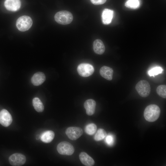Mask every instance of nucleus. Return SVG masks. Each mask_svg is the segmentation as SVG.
Listing matches in <instances>:
<instances>
[{"label": "nucleus", "instance_id": "f257e3e1", "mask_svg": "<svg viewBox=\"0 0 166 166\" xmlns=\"http://www.w3.org/2000/svg\"><path fill=\"white\" fill-rule=\"evenodd\" d=\"M160 113L159 107L155 104L148 106L144 111V117L148 121L152 122L156 121L159 117Z\"/></svg>", "mask_w": 166, "mask_h": 166}, {"label": "nucleus", "instance_id": "f03ea898", "mask_svg": "<svg viewBox=\"0 0 166 166\" xmlns=\"http://www.w3.org/2000/svg\"><path fill=\"white\" fill-rule=\"evenodd\" d=\"M55 21L58 23L66 25L70 24L73 20V16L69 11L62 10L57 13L54 16Z\"/></svg>", "mask_w": 166, "mask_h": 166}, {"label": "nucleus", "instance_id": "7ed1b4c3", "mask_svg": "<svg viewBox=\"0 0 166 166\" xmlns=\"http://www.w3.org/2000/svg\"><path fill=\"white\" fill-rule=\"evenodd\" d=\"M32 23V20L30 17L24 15L20 17L17 19L16 25L19 30L25 31L30 28Z\"/></svg>", "mask_w": 166, "mask_h": 166}, {"label": "nucleus", "instance_id": "20e7f679", "mask_svg": "<svg viewBox=\"0 0 166 166\" xmlns=\"http://www.w3.org/2000/svg\"><path fill=\"white\" fill-rule=\"evenodd\" d=\"M135 89L141 97H145L149 95L151 88L149 83L147 81L141 80L136 84Z\"/></svg>", "mask_w": 166, "mask_h": 166}, {"label": "nucleus", "instance_id": "39448f33", "mask_svg": "<svg viewBox=\"0 0 166 166\" xmlns=\"http://www.w3.org/2000/svg\"><path fill=\"white\" fill-rule=\"evenodd\" d=\"M58 152L60 154L71 155L74 152V148L73 145L69 142L62 141L58 144L57 147Z\"/></svg>", "mask_w": 166, "mask_h": 166}, {"label": "nucleus", "instance_id": "423d86ee", "mask_svg": "<svg viewBox=\"0 0 166 166\" xmlns=\"http://www.w3.org/2000/svg\"><path fill=\"white\" fill-rule=\"evenodd\" d=\"M77 70L80 76L83 77H87L93 73L94 69L93 66L89 64L82 63L78 66Z\"/></svg>", "mask_w": 166, "mask_h": 166}, {"label": "nucleus", "instance_id": "0eeeda50", "mask_svg": "<svg viewBox=\"0 0 166 166\" xmlns=\"http://www.w3.org/2000/svg\"><path fill=\"white\" fill-rule=\"evenodd\" d=\"M10 164L13 166H20L24 164L26 161V156L23 154L16 153L11 155L9 158Z\"/></svg>", "mask_w": 166, "mask_h": 166}, {"label": "nucleus", "instance_id": "6e6552de", "mask_svg": "<svg viewBox=\"0 0 166 166\" xmlns=\"http://www.w3.org/2000/svg\"><path fill=\"white\" fill-rule=\"evenodd\" d=\"M81 128L77 127H71L66 130L65 133L68 137L72 140H75L79 138L83 134Z\"/></svg>", "mask_w": 166, "mask_h": 166}, {"label": "nucleus", "instance_id": "1a4fd4ad", "mask_svg": "<svg viewBox=\"0 0 166 166\" xmlns=\"http://www.w3.org/2000/svg\"><path fill=\"white\" fill-rule=\"evenodd\" d=\"M12 121V118L10 113L6 109H2L0 112V124L4 127H7Z\"/></svg>", "mask_w": 166, "mask_h": 166}, {"label": "nucleus", "instance_id": "9d476101", "mask_svg": "<svg viewBox=\"0 0 166 166\" xmlns=\"http://www.w3.org/2000/svg\"><path fill=\"white\" fill-rule=\"evenodd\" d=\"M21 5L20 0H6L4 6L7 10L12 11L18 10Z\"/></svg>", "mask_w": 166, "mask_h": 166}, {"label": "nucleus", "instance_id": "9b49d317", "mask_svg": "<svg viewBox=\"0 0 166 166\" xmlns=\"http://www.w3.org/2000/svg\"><path fill=\"white\" fill-rule=\"evenodd\" d=\"M84 106L86 110L87 114L89 116H91L95 112L96 102L93 99H89L85 102Z\"/></svg>", "mask_w": 166, "mask_h": 166}, {"label": "nucleus", "instance_id": "f8f14e48", "mask_svg": "<svg viewBox=\"0 0 166 166\" xmlns=\"http://www.w3.org/2000/svg\"><path fill=\"white\" fill-rule=\"evenodd\" d=\"M46 79L45 74L41 72L35 73L31 79L32 84L35 86H38L42 84Z\"/></svg>", "mask_w": 166, "mask_h": 166}, {"label": "nucleus", "instance_id": "ddd939ff", "mask_svg": "<svg viewBox=\"0 0 166 166\" xmlns=\"http://www.w3.org/2000/svg\"><path fill=\"white\" fill-rule=\"evenodd\" d=\"M113 70L109 67L104 66L100 70L101 75L104 78L109 81L111 80L113 77Z\"/></svg>", "mask_w": 166, "mask_h": 166}, {"label": "nucleus", "instance_id": "4468645a", "mask_svg": "<svg viewBox=\"0 0 166 166\" xmlns=\"http://www.w3.org/2000/svg\"><path fill=\"white\" fill-rule=\"evenodd\" d=\"M113 11L108 9H105L102 14V20L103 23L105 25L109 24L111 22L113 17Z\"/></svg>", "mask_w": 166, "mask_h": 166}, {"label": "nucleus", "instance_id": "2eb2a0df", "mask_svg": "<svg viewBox=\"0 0 166 166\" xmlns=\"http://www.w3.org/2000/svg\"><path fill=\"white\" fill-rule=\"evenodd\" d=\"M79 158L81 162L86 166H92L95 163L93 159L87 153L82 152L79 155Z\"/></svg>", "mask_w": 166, "mask_h": 166}, {"label": "nucleus", "instance_id": "dca6fc26", "mask_svg": "<svg viewBox=\"0 0 166 166\" xmlns=\"http://www.w3.org/2000/svg\"><path fill=\"white\" fill-rule=\"evenodd\" d=\"M93 46L94 51L96 53L101 55L104 52L105 47L101 40L99 39L95 40L93 42Z\"/></svg>", "mask_w": 166, "mask_h": 166}, {"label": "nucleus", "instance_id": "f3484780", "mask_svg": "<svg viewBox=\"0 0 166 166\" xmlns=\"http://www.w3.org/2000/svg\"><path fill=\"white\" fill-rule=\"evenodd\" d=\"M55 134L51 130H48L44 132L40 136L41 140L45 143H49L54 139Z\"/></svg>", "mask_w": 166, "mask_h": 166}, {"label": "nucleus", "instance_id": "a211bd4d", "mask_svg": "<svg viewBox=\"0 0 166 166\" xmlns=\"http://www.w3.org/2000/svg\"><path fill=\"white\" fill-rule=\"evenodd\" d=\"M33 106L35 110L38 112H42L44 109V106L40 99L38 97H35L32 101Z\"/></svg>", "mask_w": 166, "mask_h": 166}, {"label": "nucleus", "instance_id": "6ab92c4d", "mask_svg": "<svg viewBox=\"0 0 166 166\" xmlns=\"http://www.w3.org/2000/svg\"><path fill=\"white\" fill-rule=\"evenodd\" d=\"M125 6L129 8L136 9L140 6L139 0H128L125 4Z\"/></svg>", "mask_w": 166, "mask_h": 166}, {"label": "nucleus", "instance_id": "aec40b11", "mask_svg": "<svg viewBox=\"0 0 166 166\" xmlns=\"http://www.w3.org/2000/svg\"><path fill=\"white\" fill-rule=\"evenodd\" d=\"M107 135V133L104 129L100 128L96 133L94 136V139L96 141L101 140L105 138Z\"/></svg>", "mask_w": 166, "mask_h": 166}, {"label": "nucleus", "instance_id": "412c9836", "mask_svg": "<svg viewBox=\"0 0 166 166\" xmlns=\"http://www.w3.org/2000/svg\"><path fill=\"white\" fill-rule=\"evenodd\" d=\"M97 129V125L94 123H90L87 125L85 128V132L89 135H93Z\"/></svg>", "mask_w": 166, "mask_h": 166}, {"label": "nucleus", "instance_id": "4be33fe9", "mask_svg": "<svg viewBox=\"0 0 166 166\" xmlns=\"http://www.w3.org/2000/svg\"><path fill=\"white\" fill-rule=\"evenodd\" d=\"M157 94L162 98H166V86L165 85H160L156 89Z\"/></svg>", "mask_w": 166, "mask_h": 166}, {"label": "nucleus", "instance_id": "5701e85b", "mask_svg": "<svg viewBox=\"0 0 166 166\" xmlns=\"http://www.w3.org/2000/svg\"><path fill=\"white\" fill-rule=\"evenodd\" d=\"M163 71V69L161 67H155L148 71V74L150 76L155 77V76L161 73Z\"/></svg>", "mask_w": 166, "mask_h": 166}, {"label": "nucleus", "instance_id": "b1692460", "mask_svg": "<svg viewBox=\"0 0 166 166\" xmlns=\"http://www.w3.org/2000/svg\"><path fill=\"white\" fill-rule=\"evenodd\" d=\"M105 141L109 146L112 145L114 142V138L112 135L109 134L105 137Z\"/></svg>", "mask_w": 166, "mask_h": 166}, {"label": "nucleus", "instance_id": "393cba45", "mask_svg": "<svg viewBox=\"0 0 166 166\" xmlns=\"http://www.w3.org/2000/svg\"><path fill=\"white\" fill-rule=\"evenodd\" d=\"M91 2L95 5H100L104 3L106 0H90Z\"/></svg>", "mask_w": 166, "mask_h": 166}, {"label": "nucleus", "instance_id": "a878e982", "mask_svg": "<svg viewBox=\"0 0 166 166\" xmlns=\"http://www.w3.org/2000/svg\"><path fill=\"white\" fill-rule=\"evenodd\" d=\"M40 138V136L39 135H37L36 137V139L37 140H39Z\"/></svg>", "mask_w": 166, "mask_h": 166}]
</instances>
